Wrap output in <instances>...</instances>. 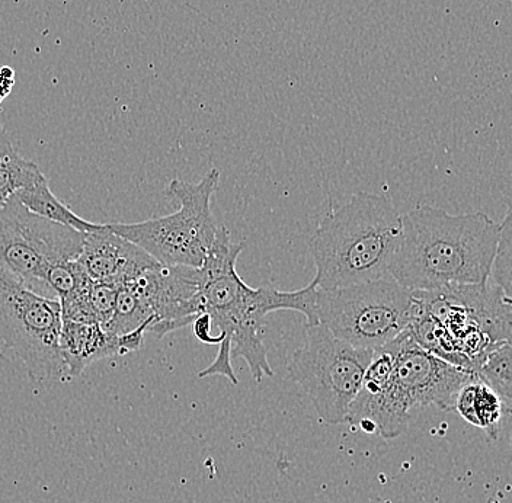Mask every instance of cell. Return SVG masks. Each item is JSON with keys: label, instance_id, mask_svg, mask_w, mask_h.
<instances>
[{"label": "cell", "instance_id": "obj_1", "mask_svg": "<svg viewBox=\"0 0 512 503\" xmlns=\"http://www.w3.org/2000/svg\"><path fill=\"white\" fill-rule=\"evenodd\" d=\"M499 224L482 211L448 214L419 205L402 216V239L390 277L411 291L488 284Z\"/></svg>", "mask_w": 512, "mask_h": 503}, {"label": "cell", "instance_id": "obj_2", "mask_svg": "<svg viewBox=\"0 0 512 503\" xmlns=\"http://www.w3.org/2000/svg\"><path fill=\"white\" fill-rule=\"evenodd\" d=\"M242 251L243 243L233 242L229 230L220 227L216 242L200 267L201 313H208L219 329L223 339L220 351L243 358L259 383L264 377H274L264 344L265 317L277 310H293L304 316L306 325H313L318 284L312 281L297 291L249 287L236 271Z\"/></svg>", "mask_w": 512, "mask_h": 503}, {"label": "cell", "instance_id": "obj_3", "mask_svg": "<svg viewBox=\"0 0 512 503\" xmlns=\"http://www.w3.org/2000/svg\"><path fill=\"white\" fill-rule=\"evenodd\" d=\"M402 239V216L389 197L357 192L320 221L309 243L319 288L389 277Z\"/></svg>", "mask_w": 512, "mask_h": 503}, {"label": "cell", "instance_id": "obj_4", "mask_svg": "<svg viewBox=\"0 0 512 503\" xmlns=\"http://www.w3.org/2000/svg\"><path fill=\"white\" fill-rule=\"evenodd\" d=\"M395 358L389 380L382 387L361 384L352 402L348 422L367 434L379 432L386 440L408 429L412 410H454L457 394L476 377L472 371L448 364L416 344L409 331L393 341Z\"/></svg>", "mask_w": 512, "mask_h": 503}, {"label": "cell", "instance_id": "obj_5", "mask_svg": "<svg viewBox=\"0 0 512 503\" xmlns=\"http://www.w3.org/2000/svg\"><path fill=\"white\" fill-rule=\"evenodd\" d=\"M219 181L217 169L208 171L195 184L174 179L166 192L179 204L175 213L140 223H111L107 226L149 253L159 264L200 268L222 227L211 210V200Z\"/></svg>", "mask_w": 512, "mask_h": 503}, {"label": "cell", "instance_id": "obj_6", "mask_svg": "<svg viewBox=\"0 0 512 503\" xmlns=\"http://www.w3.org/2000/svg\"><path fill=\"white\" fill-rule=\"evenodd\" d=\"M415 312L414 291L392 277L351 287L316 290V323L358 349L377 351L408 331Z\"/></svg>", "mask_w": 512, "mask_h": 503}, {"label": "cell", "instance_id": "obj_7", "mask_svg": "<svg viewBox=\"0 0 512 503\" xmlns=\"http://www.w3.org/2000/svg\"><path fill=\"white\" fill-rule=\"evenodd\" d=\"M374 351L336 338L322 323L306 325L303 345L288 364V378L307 393L325 424H347Z\"/></svg>", "mask_w": 512, "mask_h": 503}, {"label": "cell", "instance_id": "obj_8", "mask_svg": "<svg viewBox=\"0 0 512 503\" xmlns=\"http://www.w3.org/2000/svg\"><path fill=\"white\" fill-rule=\"evenodd\" d=\"M63 317L59 300L34 293L0 269V342L2 355L21 361L38 383L70 380L60 335Z\"/></svg>", "mask_w": 512, "mask_h": 503}, {"label": "cell", "instance_id": "obj_9", "mask_svg": "<svg viewBox=\"0 0 512 503\" xmlns=\"http://www.w3.org/2000/svg\"><path fill=\"white\" fill-rule=\"evenodd\" d=\"M86 235L31 213L12 197L0 208V269L24 284L46 283L51 268L79 258Z\"/></svg>", "mask_w": 512, "mask_h": 503}, {"label": "cell", "instance_id": "obj_10", "mask_svg": "<svg viewBox=\"0 0 512 503\" xmlns=\"http://www.w3.org/2000/svg\"><path fill=\"white\" fill-rule=\"evenodd\" d=\"M76 262L92 281L118 287L158 264L142 248L112 232L107 224H102L98 232L86 235Z\"/></svg>", "mask_w": 512, "mask_h": 503}, {"label": "cell", "instance_id": "obj_11", "mask_svg": "<svg viewBox=\"0 0 512 503\" xmlns=\"http://www.w3.org/2000/svg\"><path fill=\"white\" fill-rule=\"evenodd\" d=\"M60 349L70 380L99 360L124 355L120 338L105 331L99 323H80L63 320Z\"/></svg>", "mask_w": 512, "mask_h": 503}, {"label": "cell", "instance_id": "obj_12", "mask_svg": "<svg viewBox=\"0 0 512 503\" xmlns=\"http://www.w3.org/2000/svg\"><path fill=\"white\" fill-rule=\"evenodd\" d=\"M454 410L459 412L464 421L476 428L485 429L489 438L498 440L504 416V402L478 376L460 389Z\"/></svg>", "mask_w": 512, "mask_h": 503}, {"label": "cell", "instance_id": "obj_13", "mask_svg": "<svg viewBox=\"0 0 512 503\" xmlns=\"http://www.w3.org/2000/svg\"><path fill=\"white\" fill-rule=\"evenodd\" d=\"M24 207H27L31 213L44 219L54 221V223L63 224V226L72 227L82 233H95L101 230L102 224L91 223V221L83 220L78 214L73 213L69 207H66L53 194L46 176H41L37 181L32 182L28 187L22 188L15 195Z\"/></svg>", "mask_w": 512, "mask_h": 503}, {"label": "cell", "instance_id": "obj_14", "mask_svg": "<svg viewBox=\"0 0 512 503\" xmlns=\"http://www.w3.org/2000/svg\"><path fill=\"white\" fill-rule=\"evenodd\" d=\"M43 176L37 165L22 158L5 131L0 127V208L15 197L16 192L28 187Z\"/></svg>", "mask_w": 512, "mask_h": 503}, {"label": "cell", "instance_id": "obj_15", "mask_svg": "<svg viewBox=\"0 0 512 503\" xmlns=\"http://www.w3.org/2000/svg\"><path fill=\"white\" fill-rule=\"evenodd\" d=\"M475 374L502 400H512V346L508 342L492 346L483 355Z\"/></svg>", "mask_w": 512, "mask_h": 503}, {"label": "cell", "instance_id": "obj_16", "mask_svg": "<svg viewBox=\"0 0 512 503\" xmlns=\"http://www.w3.org/2000/svg\"><path fill=\"white\" fill-rule=\"evenodd\" d=\"M491 277L496 287L501 288L505 299L512 300V207L504 221L499 224L498 248Z\"/></svg>", "mask_w": 512, "mask_h": 503}, {"label": "cell", "instance_id": "obj_17", "mask_svg": "<svg viewBox=\"0 0 512 503\" xmlns=\"http://www.w3.org/2000/svg\"><path fill=\"white\" fill-rule=\"evenodd\" d=\"M213 320L208 313H201L192 322V331L195 338L204 345H220L223 342L222 336L213 335Z\"/></svg>", "mask_w": 512, "mask_h": 503}, {"label": "cell", "instance_id": "obj_18", "mask_svg": "<svg viewBox=\"0 0 512 503\" xmlns=\"http://www.w3.org/2000/svg\"><path fill=\"white\" fill-rule=\"evenodd\" d=\"M14 83V70L9 69V67H2L0 69V104L6 96L11 94Z\"/></svg>", "mask_w": 512, "mask_h": 503}, {"label": "cell", "instance_id": "obj_19", "mask_svg": "<svg viewBox=\"0 0 512 503\" xmlns=\"http://www.w3.org/2000/svg\"><path fill=\"white\" fill-rule=\"evenodd\" d=\"M504 300H505V303L510 304V306L512 307V300L505 299V297H504Z\"/></svg>", "mask_w": 512, "mask_h": 503}, {"label": "cell", "instance_id": "obj_20", "mask_svg": "<svg viewBox=\"0 0 512 503\" xmlns=\"http://www.w3.org/2000/svg\"><path fill=\"white\" fill-rule=\"evenodd\" d=\"M511 447H512V431H511Z\"/></svg>", "mask_w": 512, "mask_h": 503}]
</instances>
